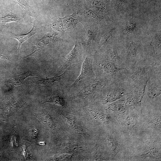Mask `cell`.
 <instances>
[{"mask_svg":"<svg viewBox=\"0 0 161 161\" xmlns=\"http://www.w3.org/2000/svg\"><path fill=\"white\" fill-rule=\"evenodd\" d=\"M0 59L5 60H9L6 54L0 51Z\"/></svg>","mask_w":161,"mask_h":161,"instance_id":"obj_17","label":"cell"},{"mask_svg":"<svg viewBox=\"0 0 161 161\" xmlns=\"http://www.w3.org/2000/svg\"><path fill=\"white\" fill-rule=\"evenodd\" d=\"M18 4L25 12L30 15L31 13L28 4L25 0H12Z\"/></svg>","mask_w":161,"mask_h":161,"instance_id":"obj_13","label":"cell"},{"mask_svg":"<svg viewBox=\"0 0 161 161\" xmlns=\"http://www.w3.org/2000/svg\"><path fill=\"white\" fill-rule=\"evenodd\" d=\"M52 103L60 106H64L65 102L64 99L58 95H54L50 96L45 100L44 103Z\"/></svg>","mask_w":161,"mask_h":161,"instance_id":"obj_10","label":"cell"},{"mask_svg":"<svg viewBox=\"0 0 161 161\" xmlns=\"http://www.w3.org/2000/svg\"><path fill=\"white\" fill-rule=\"evenodd\" d=\"M65 72L66 71L58 76L45 78H42L32 80L30 82V85L32 86H38L54 84L62 78Z\"/></svg>","mask_w":161,"mask_h":161,"instance_id":"obj_5","label":"cell"},{"mask_svg":"<svg viewBox=\"0 0 161 161\" xmlns=\"http://www.w3.org/2000/svg\"><path fill=\"white\" fill-rule=\"evenodd\" d=\"M39 144L41 145H45V143L44 142H39Z\"/></svg>","mask_w":161,"mask_h":161,"instance_id":"obj_18","label":"cell"},{"mask_svg":"<svg viewBox=\"0 0 161 161\" xmlns=\"http://www.w3.org/2000/svg\"><path fill=\"white\" fill-rule=\"evenodd\" d=\"M29 135L32 139H36L39 134L38 129L34 126H32L29 130Z\"/></svg>","mask_w":161,"mask_h":161,"instance_id":"obj_15","label":"cell"},{"mask_svg":"<svg viewBox=\"0 0 161 161\" xmlns=\"http://www.w3.org/2000/svg\"><path fill=\"white\" fill-rule=\"evenodd\" d=\"M118 0L119 1H120L122 2H124V1H126V0Z\"/></svg>","mask_w":161,"mask_h":161,"instance_id":"obj_19","label":"cell"},{"mask_svg":"<svg viewBox=\"0 0 161 161\" xmlns=\"http://www.w3.org/2000/svg\"><path fill=\"white\" fill-rule=\"evenodd\" d=\"M80 55V47L79 44L76 43L75 46L69 54L65 58L62 66V69L66 68L71 64L78 62Z\"/></svg>","mask_w":161,"mask_h":161,"instance_id":"obj_3","label":"cell"},{"mask_svg":"<svg viewBox=\"0 0 161 161\" xmlns=\"http://www.w3.org/2000/svg\"><path fill=\"white\" fill-rule=\"evenodd\" d=\"M88 77L95 78V74L93 72L92 60L89 57H86L83 63L80 74L71 86H76L82 80Z\"/></svg>","mask_w":161,"mask_h":161,"instance_id":"obj_1","label":"cell"},{"mask_svg":"<svg viewBox=\"0 0 161 161\" xmlns=\"http://www.w3.org/2000/svg\"><path fill=\"white\" fill-rule=\"evenodd\" d=\"M37 32V29L35 27V23H34L32 28L30 31L27 33L23 34H17L12 32L10 33V35L11 37L16 39L18 41V45L17 50L19 54L20 53V48L22 44L32 36L36 33Z\"/></svg>","mask_w":161,"mask_h":161,"instance_id":"obj_6","label":"cell"},{"mask_svg":"<svg viewBox=\"0 0 161 161\" xmlns=\"http://www.w3.org/2000/svg\"><path fill=\"white\" fill-rule=\"evenodd\" d=\"M160 35L158 37L156 36L152 39L150 45L153 47V50L155 54H157L161 51Z\"/></svg>","mask_w":161,"mask_h":161,"instance_id":"obj_12","label":"cell"},{"mask_svg":"<svg viewBox=\"0 0 161 161\" xmlns=\"http://www.w3.org/2000/svg\"><path fill=\"white\" fill-rule=\"evenodd\" d=\"M24 20L23 17L11 12L2 13L0 16V21L3 25L12 22L18 21L23 22Z\"/></svg>","mask_w":161,"mask_h":161,"instance_id":"obj_7","label":"cell"},{"mask_svg":"<svg viewBox=\"0 0 161 161\" xmlns=\"http://www.w3.org/2000/svg\"><path fill=\"white\" fill-rule=\"evenodd\" d=\"M52 37L49 35H47L34 42L33 45L36 46L35 49L34 51L27 55L26 57H28L35 56L38 51L49 44Z\"/></svg>","mask_w":161,"mask_h":161,"instance_id":"obj_9","label":"cell"},{"mask_svg":"<svg viewBox=\"0 0 161 161\" xmlns=\"http://www.w3.org/2000/svg\"><path fill=\"white\" fill-rule=\"evenodd\" d=\"M78 22L77 16L74 14L62 18H58L53 23V26L55 28L59 27L61 29L67 30L73 27Z\"/></svg>","mask_w":161,"mask_h":161,"instance_id":"obj_2","label":"cell"},{"mask_svg":"<svg viewBox=\"0 0 161 161\" xmlns=\"http://www.w3.org/2000/svg\"><path fill=\"white\" fill-rule=\"evenodd\" d=\"M113 30L112 29L108 31L101 38L98 47L100 48L107 41L109 37L112 35Z\"/></svg>","mask_w":161,"mask_h":161,"instance_id":"obj_14","label":"cell"},{"mask_svg":"<svg viewBox=\"0 0 161 161\" xmlns=\"http://www.w3.org/2000/svg\"><path fill=\"white\" fill-rule=\"evenodd\" d=\"M34 116L36 117L45 127L54 129V123L50 115L44 112L40 113H34Z\"/></svg>","mask_w":161,"mask_h":161,"instance_id":"obj_8","label":"cell"},{"mask_svg":"<svg viewBox=\"0 0 161 161\" xmlns=\"http://www.w3.org/2000/svg\"><path fill=\"white\" fill-rule=\"evenodd\" d=\"M135 24L134 23L129 22L127 23L124 32L126 33L131 32L133 31L135 28Z\"/></svg>","mask_w":161,"mask_h":161,"instance_id":"obj_16","label":"cell"},{"mask_svg":"<svg viewBox=\"0 0 161 161\" xmlns=\"http://www.w3.org/2000/svg\"><path fill=\"white\" fill-rule=\"evenodd\" d=\"M35 76L34 73L30 71L12 76L9 78L7 82L11 88L21 85L27 78Z\"/></svg>","mask_w":161,"mask_h":161,"instance_id":"obj_4","label":"cell"},{"mask_svg":"<svg viewBox=\"0 0 161 161\" xmlns=\"http://www.w3.org/2000/svg\"><path fill=\"white\" fill-rule=\"evenodd\" d=\"M24 103L20 101H16L10 104L7 107L9 114L12 115L17 111L23 105Z\"/></svg>","mask_w":161,"mask_h":161,"instance_id":"obj_11","label":"cell"}]
</instances>
